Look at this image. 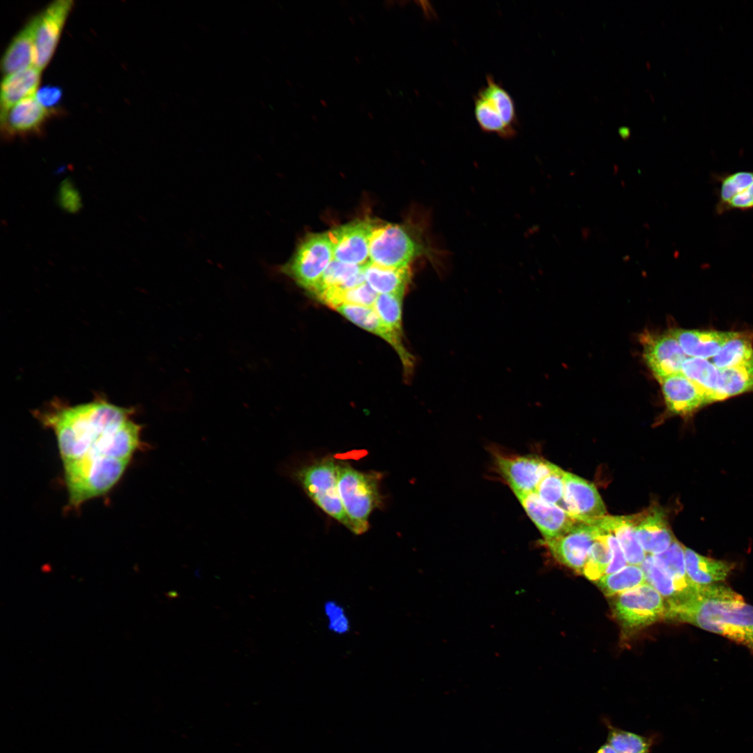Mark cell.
<instances>
[{
  "label": "cell",
  "instance_id": "40",
  "mask_svg": "<svg viewBox=\"0 0 753 753\" xmlns=\"http://www.w3.org/2000/svg\"><path fill=\"white\" fill-rule=\"evenodd\" d=\"M35 96L41 105L50 109L61 100L62 90L58 86L47 85L38 90Z\"/></svg>",
  "mask_w": 753,
  "mask_h": 753
},
{
  "label": "cell",
  "instance_id": "8",
  "mask_svg": "<svg viewBox=\"0 0 753 753\" xmlns=\"http://www.w3.org/2000/svg\"><path fill=\"white\" fill-rule=\"evenodd\" d=\"M333 259L328 233L311 234L301 242L281 271L298 284L310 291Z\"/></svg>",
  "mask_w": 753,
  "mask_h": 753
},
{
  "label": "cell",
  "instance_id": "36",
  "mask_svg": "<svg viewBox=\"0 0 753 753\" xmlns=\"http://www.w3.org/2000/svg\"><path fill=\"white\" fill-rule=\"evenodd\" d=\"M402 294H378L373 308L381 321L402 336Z\"/></svg>",
  "mask_w": 753,
  "mask_h": 753
},
{
  "label": "cell",
  "instance_id": "9",
  "mask_svg": "<svg viewBox=\"0 0 753 753\" xmlns=\"http://www.w3.org/2000/svg\"><path fill=\"white\" fill-rule=\"evenodd\" d=\"M377 224L370 218L358 219L328 231L333 259L346 264L365 266L370 261V241Z\"/></svg>",
  "mask_w": 753,
  "mask_h": 753
},
{
  "label": "cell",
  "instance_id": "21",
  "mask_svg": "<svg viewBox=\"0 0 753 753\" xmlns=\"http://www.w3.org/2000/svg\"><path fill=\"white\" fill-rule=\"evenodd\" d=\"M684 556L687 575L699 588L724 581L735 567L732 563L702 556L685 546Z\"/></svg>",
  "mask_w": 753,
  "mask_h": 753
},
{
  "label": "cell",
  "instance_id": "7",
  "mask_svg": "<svg viewBox=\"0 0 753 753\" xmlns=\"http://www.w3.org/2000/svg\"><path fill=\"white\" fill-rule=\"evenodd\" d=\"M666 603L648 583L628 590L615 598L613 614L626 630H638L665 618Z\"/></svg>",
  "mask_w": 753,
  "mask_h": 753
},
{
  "label": "cell",
  "instance_id": "31",
  "mask_svg": "<svg viewBox=\"0 0 753 753\" xmlns=\"http://www.w3.org/2000/svg\"><path fill=\"white\" fill-rule=\"evenodd\" d=\"M595 528L594 542L589 550L582 575L588 579L597 581L603 577L611 560V552L604 529L591 522Z\"/></svg>",
  "mask_w": 753,
  "mask_h": 753
},
{
  "label": "cell",
  "instance_id": "25",
  "mask_svg": "<svg viewBox=\"0 0 753 753\" xmlns=\"http://www.w3.org/2000/svg\"><path fill=\"white\" fill-rule=\"evenodd\" d=\"M684 547L676 538L666 551L661 554L652 555L657 565L673 580L680 598L677 602L689 599L699 590L691 582L687 575L685 566Z\"/></svg>",
  "mask_w": 753,
  "mask_h": 753
},
{
  "label": "cell",
  "instance_id": "42",
  "mask_svg": "<svg viewBox=\"0 0 753 753\" xmlns=\"http://www.w3.org/2000/svg\"><path fill=\"white\" fill-rule=\"evenodd\" d=\"M595 753H618L611 745L606 743L602 745Z\"/></svg>",
  "mask_w": 753,
  "mask_h": 753
},
{
  "label": "cell",
  "instance_id": "34",
  "mask_svg": "<svg viewBox=\"0 0 753 753\" xmlns=\"http://www.w3.org/2000/svg\"><path fill=\"white\" fill-rule=\"evenodd\" d=\"M607 743L618 753H651L652 740L607 724Z\"/></svg>",
  "mask_w": 753,
  "mask_h": 753
},
{
  "label": "cell",
  "instance_id": "15",
  "mask_svg": "<svg viewBox=\"0 0 753 753\" xmlns=\"http://www.w3.org/2000/svg\"><path fill=\"white\" fill-rule=\"evenodd\" d=\"M515 496L545 541L567 533L581 522L559 507L543 501L533 493L517 494Z\"/></svg>",
  "mask_w": 753,
  "mask_h": 753
},
{
  "label": "cell",
  "instance_id": "33",
  "mask_svg": "<svg viewBox=\"0 0 753 753\" xmlns=\"http://www.w3.org/2000/svg\"><path fill=\"white\" fill-rule=\"evenodd\" d=\"M564 474L565 471L554 464L550 471L538 482L535 488L527 493H533L543 501L556 505L565 511Z\"/></svg>",
  "mask_w": 753,
  "mask_h": 753
},
{
  "label": "cell",
  "instance_id": "29",
  "mask_svg": "<svg viewBox=\"0 0 753 753\" xmlns=\"http://www.w3.org/2000/svg\"><path fill=\"white\" fill-rule=\"evenodd\" d=\"M752 337L753 333L733 331L731 337L712 358V363L718 370L752 363Z\"/></svg>",
  "mask_w": 753,
  "mask_h": 753
},
{
  "label": "cell",
  "instance_id": "6",
  "mask_svg": "<svg viewBox=\"0 0 753 753\" xmlns=\"http://www.w3.org/2000/svg\"><path fill=\"white\" fill-rule=\"evenodd\" d=\"M338 464L324 459L292 473L310 499L326 514L352 531L338 489Z\"/></svg>",
  "mask_w": 753,
  "mask_h": 753
},
{
  "label": "cell",
  "instance_id": "24",
  "mask_svg": "<svg viewBox=\"0 0 753 753\" xmlns=\"http://www.w3.org/2000/svg\"><path fill=\"white\" fill-rule=\"evenodd\" d=\"M40 73L31 66L5 76L1 86V119L16 103L36 94Z\"/></svg>",
  "mask_w": 753,
  "mask_h": 753
},
{
  "label": "cell",
  "instance_id": "3",
  "mask_svg": "<svg viewBox=\"0 0 753 753\" xmlns=\"http://www.w3.org/2000/svg\"><path fill=\"white\" fill-rule=\"evenodd\" d=\"M426 226L414 228L386 224L376 225L370 241V262L390 268L410 267L420 257H427L443 273L448 262V252L432 243Z\"/></svg>",
  "mask_w": 753,
  "mask_h": 753
},
{
  "label": "cell",
  "instance_id": "38",
  "mask_svg": "<svg viewBox=\"0 0 753 753\" xmlns=\"http://www.w3.org/2000/svg\"><path fill=\"white\" fill-rule=\"evenodd\" d=\"M604 531L606 533L607 541L611 552V560L605 573V575H609L620 570L625 567L628 563L623 549L615 536L609 531L607 530Z\"/></svg>",
  "mask_w": 753,
  "mask_h": 753
},
{
  "label": "cell",
  "instance_id": "41",
  "mask_svg": "<svg viewBox=\"0 0 753 753\" xmlns=\"http://www.w3.org/2000/svg\"><path fill=\"white\" fill-rule=\"evenodd\" d=\"M59 197L61 206L68 211H77L80 206L77 192L68 182L63 183L61 187Z\"/></svg>",
  "mask_w": 753,
  "mask_h": 753
},
{
  "label": "cell",
  "instance_id": "30",
  "mask_svg": "<svg viewBox=\"0 0 753 753\" xmlns=\"http://www.w3.org/2000/svg\"><path fill=\"white\" fill-rule=\"evenodd\" d=\"M718 370L707 359L687 357L680 372L706 395L709 404L716 388Z\"/></svg>",
  "mask_w": 753,
  "mask_h": 753
},
{
  "label": "cell",
  "instance_id": "43",
  "mask_svg": "<svg viewBox=\"0 0 753 753\" xmlns=\"http://www.w3.org/2000/svg\"><path fill=\"white\" fill-rule=\"evenodd\" d=\"M619 132H620L621 135L623 136L625 138H626V137H628L629 136V130L627 128L624 129V128H623L622 129H620Z\"/></svg>",
  "mask_w": 753,
  "mask_h": 753
},
{
  "label": "cell",
  "instance_id": "4",
  "mask_svg": "<svg viewBox=\"0 0 753 753\" xmlns=\"http://www.w3.org/2000/svg\"><path fill=\"white\" fill-rule=\"evenodd\" d=\"M338 489L352 532L362 534L368 528V518L379 506V473L359 471L346 464H337Z\"/></svg>",
  "mask_w": 753,
  "mask_h": 753
},
{
  "label": "cell",
  "instance_id": "39",
  "mask_svg": "<svg viewBox=\"0 0 753 753\" xmlns=\"http://www.w3.org/2000/svg\"><path fill=\"white\" fill-rule=\"evenodd\" d=\"M733 210L741 211L753 210V183L729 201L725 207L724 213Z\"/></svg>",
  "mask_w": 753,
  "mask_h": 753
},
{
  "label": "cell",
  "instance_id": "32",
  "mask_svg": "<svg viewBox=\"0 0 753 753\" xmlns=\"http://www.w3.org/2000/svg\"><path fill=\"white\" fill-rule=\"evenodd\" d=\"M646 583L640 565H628L620 570L605 575L596 581L597 586L607 597H611Z\"/></svg>",
  "mask_w": 753,
  "mask_h": 753
},
{
  "label": "cell",
  "instance_id": "20",
  "mask_svg": "<svg viewBox=\"0 0 753 753\" xmlns=\"http://www.w3.org/2000/svg\"><path fill=\"white\" fill-rule=\"evenodd\" d=\"M688 357L713 358L733 331L700 330L676 328L670 330Z\"/></svg>",
  "mask_w": 753,
  "mask_h": 753
},
{
  "label": "cell",
  "instance_id": "17",
  "mask_svg": "<svg viewBox=\"0 0 753 753\" xmlns=\"http://www.w3.org/2000/svg\"><path fill=\"white\" fill-rule=\"evenodd\" d=\"M334 310L352 323L381 337L389 343L397 351L407 374L411 373L413 358L402 344V336L381 321L373 307L344 303Z\"/></svg>",
  "mask_w": 753,
  "mask_h": 753
},
{
  "label": "cell",
  "instance_id": "2",
  "mask_svg": "<svg viewBox=\"0 0 753 753\" xmlns=\"http://www.w3.org/2000/svg\"><path fill=\"white\" fill-rule=\"evenodd\" d=\"M665 619L725 637L753 652V606L720 583L702 586L689 599L666 604Z\"/></svg>",
  "mask_w": 753,
  "mask_h": 753
},
{
  "label": "cell",
  "instance_id": "28",
  "mask_svg": "<svg viewBox=\"0 0 753 753\" xmlns=\"http://www.w3.org/2000/svg\"><path fill=\"white\" fill-rule=\"evenodd\" d=\"M753 391V362L718 370L716 388L710 402Z\"/></svg>",
  "mask_w": 753,
  "mask_h": 753
},
{
  "label": "cell",
  "instance_id": "35",
  "mask_svg": "<svg viewBox=\"0 0 753 753\" xmlns=\"http://www.w3.org/2000/svg\"><path fill=\"white\" fill-rule=\"evenodd\" d=\"M646 582L655 588L666 600V603L677 602L680 598L674 583L667 572L655 562L653 556L647 554L641 564Z\"/></svg>",
  "mask_w": 753,
  "mask_h": 753
},
{
  "label": "cell",
  "instance_id": "19",
  "mask_svg": "<svg viewBox=\"0 0 753 753\" xmlns=\"http://www.w3.org/2000/svg\"><path fill=\"white\" fill-rule=\"evenodd\" d=\"M50 112L39 103L35 95L26 98L1 119L2 130L10 136L37 131L50 116Z\"/></svg>",
  "mask_w": 753,
  "mask_h": 753
},
{
  "label": "cell",
  "instance_id": "16",
  "mask_svg": "<svg viewBox=\"0 0 753 753\" xmlns=\"http://www.w3.org/2000/svg\"><path fill=\"white\" fill-rule=\"evenodd\" d=\"M632 517L637 538L646 554L664 552L676 539L660 507H649Z\"/></svg>",
  "mask_w": 753,
  "mask_h": 753
},
{
  "label": "cell",
  "instance_id": "5",
  "mask_svg": "<svg viewBox=\"0 0 753 753\" xmlns=\"http://www.w3.org/2000/svg\"><path fill=\"white\" fill-rule=\"evenodd\" d=\"M486 85L474 97V115L480 128L503 139H511L517 133V116L510 94L491 75Z\"/></svg>",
  "mask_w": 753,
  "mask_h": 753
},
{
  "label": "cell",
  "instance_id": "13",
  "mask_svg": "<svg viewBox=\"0 0 753 753\" xmlns=\"http://www.w3.org/2000/svg\"><path fill=\"white\" fill-rule=\"evenodd\" d=\"M563 500L565 511L578 520L591 522L606 515L605 505L595 485L566 471Z\"/></svg>",
  "mask_w": 753,
  "mask_h": 753
},
{
  "label": "cell",
  "instance_id": "26",
  "mask_svg": "<svg viewBox=\"0 0 753 753\" xmlns=\"http://www.w3.org/2000/svg\"><path fill=\"white\" fill-rule=\"evenodd\" d=\"M363 271L366 282L378 294L404 295L412 275L410 267L390 268L370 261Z\"/></svg>",
  "mask_w": 753,
  "mask_h": 753
},
{
  "label": "cell",
  "instance_id": "12",
  "mask_svg": "<svg viewBox=\"0 0 753 753\" xmlns=\"http://www.w3.org/2000/svg\"><path fill=\"white\" fill-rule=\"evenodd\" d=\"M594 539V525L581 521L567 533L545 543L559 563L582 575Z\"/></svg>",
  "mask_w": 753,
  "mask_h": 753
},
{
  "label": "cell",
  "instance_id": "23",
  "mask_svg": "<svg viewBox=\"0 0 753 753\" xmlns=\"http://www.w3.org/2000/svg\"><path fill=\"white\" fill-rule=\"evenodd\" d=\"M37 16L13 39L6 49L2 60L1 69L5 75L33 66V48Z\"/></svg>",
  "mask_w": 753,
  "mask_h": 753
},
{
  "label": "cell",
  "instance_id": "10",
  "mask_svg": "<svg viewBox=\"0 0 753 753\" xmlns=\"http://www.w3.org/2000/svg\"><path fill=\"white\" fill-rule=\"evenodd\" d=\"M639 340L645 363L658 382L681 372L687 356L670 330L661 334L646 331Z\"/></svg>",
  "mask_w": 753,
  "mask_h": 753
},
{
  "label": "cell",
  "instance_id": "11",
  "mask_svg": "<svg viewBox=\"0 0 753 753\" xmlns=\"http://www.w3.org/2000/svg\"><path fill=\"white\" fill-rule=\"evenodd\" d=\"M73 4L71 0L55 1L37 15L33 66L40 72L53 56Z\"/></svg>",
  "mask_w": 753,
  "mask_h": 753
},
{
  "label": "cell",
  "instance_id": "37",
  "mask_svg": "<svg viewBox=\"0 0 753 753\" xmlns=\"http://www.w3.org/2000/svg\"><path fill=\"white\" fill-rule=\"evenodd\" d=\"M325 613L328 619V628L337 634H344L349 630V621L344 609L335 602L325 604Z\"/></svg>",
  "mask_w": 753,
  "mask_h": 753
},
{
  "label": "cell",
  "instance_id": "1",
  "mask_svg": "<svg viewBox=\"0 0 753 753\" xmlns=\"http://www.w3.org/2000/svg\"><path fill=\"white\" fill-rule=\"evenodd\" d=\"M134 413L132 408L115 405L98 395L76 405L55 398L34 415L54 432L63 465L79 459H126Z\"/></svg>",
  "mask_w": 753,
  "mask_h": 753
},
{
  "label": "cell",
  "instance_id": "14",
  "mask_svg": "<svg viewBox=\"0 0 753 753\" xmlns=\"http://www.w3.org/2000/svg\"><path fill=\"white\" fill-rule=\"evenodd\" d=\"M497 467L515 494L531 492L554 464L536 456H497Z\"/></svg>",
  "mask_w": 753,
  "mask_h": 753
},
{
  "label": "cell",
  "instance_id": "27",
  "mask_svg": "<svg viewBox=\"0 0 753 753\" xmlns=\"http://www.w3.org/2000/svg\"><path fill=\"white\" fill-rule=\"evenodd\" d=\"M363 268L333 259L310 291L315 296L329 288L345 291L360 285L366 282Z\"/></svg>",
  "mask_w": 753,
  "mask_h": 753
},
{
  "label": "cell",
  "instance_id": "18",
  "mask_svg": "<svg viewBox=\"0 0 753 753\" xmlns=\"http://www.w3.org/2000/svg\"><path fill=\"white\" fill-rule=\"evenodd\" d=\"M659 383L667 409L673 415L689 417L708 404L706 395L681 372Z\"/></svg>",
  "mask_w": 753,
  "mask_h": 753
},
{
  "label": "cell",
  "instance_id": "22",
  "mask_svg": "<svg viewBox=\"0 0 753 753\" xmlns=\"http://www.w3.org/2000/svg\"><path fill=\"white\" fill-rule=\"evenodd\" d=\"M592 522L615 536L629 565H641L647 554L637 538L632 515H605Z\"/></svg>",
  "mask_w": 753,
  "mask_h": 753
}]
</instances>
